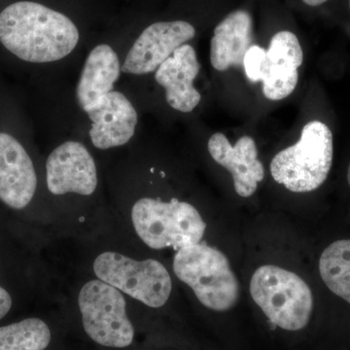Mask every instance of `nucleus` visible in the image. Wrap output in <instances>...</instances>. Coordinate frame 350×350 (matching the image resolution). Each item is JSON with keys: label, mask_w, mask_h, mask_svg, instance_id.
<instances>
[{"label": "nucleus", "mask_w": 350, "mask_h": 350, "mask_svg": "<svg viewBox=\"0 0 350 350\" xmlns=\"http://www.w3.org/2000/svg\"><path fill=\"white\" fill-rule=\"evenodd\" d=\"M80 40L68 16L38 2H15L0 13V43L21 61L61 63L75 54Z\"/></svg>", "instance_id": "f257e3e1"}, {"label": "nucleus", "mask_w": 350, "mask_h": 350, "mask_svg": "<svg viewBox=\"0 0 350 350\" xmlns=\"http://www.w3.org/2000/svg\"><path fill=\"white\" fill-rule=\"evenodd\" d=\"M131 221L137 236L152 250H175L200 243L206 224L198 209L178 199L163 200L144 197L131 208Z\"/></svg>", "instance_id": "f03ea898"}, {"label": "nucleus", "mask_w": 350, "mask_h": 350, "mask_svg": "<svg viewBox=\"0 0 350 350\" xmlns=\"http://www.w3.org/2000/svg\"><path fill=\"white\" fill-rule=\"evenodd\" d=\"M333 135L320 121L306 124L296 144L276 154L271 174L278 184L294 193H308L326 181L333 163Z\"/></svg>", "instance_id": "7ed1b4c3"}, {"label": "nucleus", "mask_w": 350, "mask_h": 350, "mask_svg": "<svg viewBox=\"0 0 350 350\" xmlns=\"http://www.w3.org/2000/svg\"><path fill=\"white\" fill-rule=\"evenodd\" d=\"M174 271L209 310L226 312L236 306L239 282L220 250L202 243L181 248L175 254Z\"/></svg>", "instance_id": "20e7f679"}, {"label": "nucleus", "mask_w": 350, "mask_h": 350, "mask_svg": "<svg viewBox=\"0 0 350 350\" xmlns=\"http://www.w3.org/2000/svg\"><path fill=\"white\" fill-rule=\"evenodd\" d=\"M250 293L269 321L283 330L300 331L310 322L312 290L292 271L273 265L260 267L251 278Z\"/></svg>", "instance_id": "39448f33"}, {"label": "nucleus", "mask_w": 350, "mask_h": 350, "mask_svg": "<svg viewBox=\"0 0 350 350\" xmlns=\"http://www.w3.org/2000/svg\"><path fill=\"white\" fill-rule=\"evenodd\" d=\"M96 278L150 308H161L172 293V278L162 262L137 261L116 252H105L94 262Z\"/></svg>", "instance_id": "423d86ee"}, {"label": "nucleus", "mask_w": 350, "mask_h": 350, "mask_svg": "<svg viewBox=\"0 0 350 350\" xmlns=\"http://www.w3.org/2000/svg\"><path fill=\"white\" fill-rule=\"evenodd\" d=\"M78 305L84 330L96 344L115 349L131 345L135 330L120 290L103 280H91L82 287Z\"/></svg>", "instance_id": "0eeeda50"}, {"label": "nucleus", "mask_w": 350, "mask_h": 350, "mask_svg": "<svg viewBox=\"0 0 350 350\" xmlns=\"http://www.w3.org/2000/svg\"><path fill=\"white\" fill-rule=\"evenodd\" d=\"M196 36L194 25L186 21L154 23L142 31L122 55V73L126 77L153 75L174 51Z\"/></svg>", "instance_id": "6e6552de"}, {"label": "nucleus", "mask_w": 350, "mask_h": 350, "mask_svg": "<svg viewBox=\"0 0 350 350\" xmlns=\"http://www.w3.org/2000/svg\"><path fill=\"white\" fill-rule=\"evenodd\" d=\"M46 184L51 194L94 195L98 186L96 161L80 140H64L53 149L45 163Z\"/></svg>", "instance_id": "1a4fd4ad"}, {"label": "nucleus", "mask_w": 350, "mask_h": 350, "mask_svg": "<svg viewBox=\"0 0 350 350\" xmlns=\"http://www.w3.org/2000/svg\"><path fill=\"white\" fill-rule=\"evenodd\" d=\"M90 142L98 150H110L130 144L137 133L139 114L133 100L117 89L100 105L84 113Z\"/></svg>", "instance_id": "9d476101"}, {"label": "nucleus", "mask_w": 350, "mask_h": 350, "mask_svg": "<svg viewBox=\"0 0 350 350\" xmlns=\"http://www.w3.org/2000/svg\"><path fill=\"white\" fill-rule=\"evenodd\" d=\"M122 77L121 53L110 44H96L88 52L76 82L75 98L80 111L98 107L107 94L117 90Z\"/></svg>", "instance_id": "9b49d317"}, {"label": "nucleus", "mask_w": 350, "mask_h": 350, "mask_svg": "<svg viewBox=\"0 0 350 350\" xmlns=\"http://www.w3.org/2000/svg\"><path fill=\"white\" fill-rule=\"evenodd\" d=\"M31 156L14 135L0 131V200L14 209L31 204L38 189Z\"/></svg>", "instance_id": "f8f14e48"}, {"label": "nucleus", "mask_w": 350, "mask_h": 350, "mask_svg": "<svg viewBox=\"0 0 350 350\" xmlns=\"http://www.w3.org/2000/svg\"><path fill=\"white\" fill-rule=\"evenodd\" d=\"M200 70L197 52L186 43L153 73L155 82L165 91V101L175 111L188 114L200 105L202 94L194 84Z\"/></svg>", "instance_id": "ddd939ff"}, {"label": "nucleus", "mask_w": 350, "mask_h": 350, "mask_svg": "<svg viewBox=\"0 0 350 350\" xmlns=\"http://www.w3.org/2000/svg\"><path fill=\"white\" fill-rule=\"evenodd\" d=\"M304 62L300 41L293 32H278L269 42L262 66V94L269 100H282L293 93Z\"/></svg>", "instance_id": "4468645a"}, {"label": "nucleus", "mask_w": 350, "mask_h": 350, "mask_svg": "<svg viewBox=\"0 0 350 350\" xmlns=\"http://www.w3.org/2000/svg\"><path fill=\"white\" fill-rule=\"evenodd\" d=\"M207 148L211 158L231 172L237 194L250 198L256 192L265 169L258 160L257 145L252 137L244 135L232 146L224 133H216L209 138Z\"/></svg>", "instance_id": "2eb2a0df"}, {"label": "nucleus", "mask_w": 350, "mask_h": 350, "mask_svg": "<svg viewBox=\"0 0 350 350\" xmlns=\"http://www.w3.org/2000/svg\"><path fill=\"white\" fill-rule=\"evenodd\" d=\"M252 19L244 10L230 13L214 29L211 41V63L216 70L241 66L252 46Z\"/></svg>", "instance_id": "dca6fc26"}, {"label": "nucleus", "mask_w": 350, "mask_h": 350, "mask_svg": "<svg viewBox=\"0 0 350 350\" xmlns=\"http://www.w3.org/2000/svg\"><path fill=\"white\" fill-rule=\"evenodd\" d=\"M319 271L330 291L350 304V239L335 241L323 251Z\"/></svg>", "instance_id": "f3484780"}, {"label": "nucleus", "mask_w": 350, "mask_h": 350, "mask_svg": "<svg viewBox=\"0 0 350 350\" xmlns=\"http://www.w3.org/2000/svg\"><path fill=\"white\" fill-rule=\"evenodd\" d=\"M47 324L39 319H27L0 327V350H45L51 342Z\"/></svg>", "instance_id": "a211bd4d"}, {"label": "nucleus", "mask_w": 350, "mask_h": 350, "mask_svg": "<svg viewBox=\"0 0 350 350\" xmlns=\"http://www.w3.org/2000/svg\"><path fill=\"white\" fill-rule=\"evenodd\" d=\"M267 50L259 45H252L243 57V68L248 80L253 83L261 81L262 66Z\"/></svg>", "instance_id": "6ab92c4d"}, {"label": "nucleus", "mask_w": 350, "mask_h": 350, "mask_svg": "<svg viewBox=\"0 0 350 350\" xmlns=\"http://www.w3.org/2000/svg\"><path fill=\"white\" fill-rule=\"evenodd\" d=\"M12 306V298L4 288L0 286V319L9 312Z\"/></svg>", "instance_id": "aec40b11"}, {"label": "nucleus", "mask_w": 350, "mask_h": 350, "mask_svg": "<svg viewBox=\"0 0 350 350\" xmlns=\"http://www.w3.org/2000/svg\"><path fill=\"white\" fill-rule=\"evenodd\" d=\"M304 3H306V5L317 7L319 5H322V4L325 3L328 0H301Z\"/></svg>", "instance_id": "412c9836"}, {"label": "nucleus", "mask_w": 350, "mask_h": 350, "mask_svg": "<svg viewBox=\"0 0 350 350\" xmlns=\"http://www.w3.org/2000/svg\"><path fill=\"white\" fill-rule=\"evenodd\" d=\"M347 181H349V184L350 186V163H349V170H347Z\"/></svg>", "instance_id": "4be33fe9"}, {"label": "nucleus", "mask_w": 350, "mask_h": 350, "mask_svg": "<svg viewBox=\"0 0 350 350\" xmlns=\"http://www.w3.org/2000/svg\"><path fill=\"white\" fill-rule=\"evenodd\" d=\"M349 9H350V0H349Z\"/></svg>", "instance_id": "5701e85b"}]
</instances>
